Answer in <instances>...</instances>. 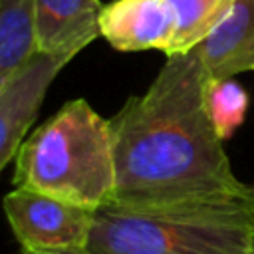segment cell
I'll list each match as a JSON object with an SVG mask.
<instances>
[{"label": "cell", "mask_w": 254, "mask_h": 254, "mask_svg": "<svg viewBox=\"0 0 254 254\" xmlns=\"http://www.w3.org/2000/svg\"><path fill=\"white\" fill-rule=\"evenodd\" d=\"M204 103L218 137L226 141L244 123L248 93L234 77H208L204 85Z\"/></svg>", "instance_id": "obj_11"}, {"label": "cell", "mask_w": 254, "mask_h": 254, "mask_svg": "<svg viewBox=\"0 0 254 254\" xmlns=\"http://www.w3.org/2000/svg\"><path fill=\"white\" fill-rule=\"evenodd\" d=\"M198 50L208 77L254 71V0H236L230 16Z\"/></svg>", "instance_id": "obj_8"}, {"label": "cell", "mask_w": 254, "mask_h": 254, "mask_svg": "<svg viewBox=\"0 0 254 254\" xmlns=\"http://www.w3.org/2000/svg\"><path fill=\"white\" fill-rule=\"evenodd\" d=\"M12 183L93 210L109 204L117 183L109 119L81 97L64 103L20 145Z\"/></svg>", "instance_id": "obj_3"}, {"label": "cell", "mask_w": 254, "mask_h": 254, "mask_svg": "<svg viewBox=\"0 0 254 254\" xmlns=\"http://www.w3.org/2000/svg\"><path fill=\"white\" fill-rule=\"evenodd\" d=\"M206 79L198 48L169 56L149 87L109 119L117 175L111 202L149 206L246 190L206 111Z\"/></svg>", "instance_id": "obj_1"}, {"label": "cell", "mask_w": 254, "mask_h": 254, "mask_svg": "<svg viewBox=\"0 0 254 254\" xmlns=\"http://www.w3.org/2000/svg\"><path fill=\"white\" fill-rule=\"evenodd\" d=\"M38 52L36 0H0V81Z\"/></svg>", "instance_id": "obj_9"}, {"label": "cell", "mask_w": 254, "mask_h": 254, "mask_svg": "<svg viewBox=\"0 0 254 254\" xmlns=\"http://www.w3.org/2000/svg\"><path fill=\"white\" fill-rule=\"evenodd\" d=\"M173 14L165 0H111L99 14V34L117 52H167Z\"/></svg>", "instance_id": "obj_6"}, {"label": "cell", "mask_w": 254, "mask_h": 254, "mask_svg": "<svg viewBox=\"0 0 254 254\" xmlns=\"http://www.w3.org/2000/svg\"><path fill=\"white\" fill-rule=\"evenodd\" d=\"M4 212L22 250L46 252L87 246L95 210L26 187L4 196Z\"/></svg>", "instance_id": "obj_4"}, {"label": "cell", "mask_w": 254, "mask_h": 254, "mask_svg": "<svg viewBox=\"0 0 254 254\" xmlns=\"http://www.w3.org/2000/svg\"><path fill=\"white\" fill-rule=\"evenodd\" d=\"M69 58L38 52L10 77L0 81V169L14 161L40 111L48 87Z\"/></svg>", "instance_id": "obj_5"}, {"label": "cell", "mask_w": 254, "mask_h": 254, "mask_svg": "<svg viewBox=\"0 0 254 254\" xmlns=\"http://www.w3.org/2000/svg\"><path fill=\"white\" fill-rule=\"evenodd\" d=\"M248 196H250V200L254 204V185H248Z\"/></svg>", "instance_id": "obj_13"}, {"label": "cell", "mask_w": 254, "mask_h": 254, "mask_svg": "<svg viewBox=\"0 0 254 254\" xmlns=\"http://www.w3.org/2000/svg\"><path fill=\"white\" fill-rule=\"evenodd\" d=\"M40 52L73 60L99 34V0H36Z\"/></svg>", "instance_id": "obj_7"}, {"label": "cell", "mask_w": 254, "mask_h": 254, "mask_svg": "<svg viewBox=\"0 0 254 254\" xmlns=\"http://www.w3.org/2000/svg\"><path fill=\"white\" fill-rule=\"evenodd\" d=\"M93 254H254V204L242 194L95 210Z\"/></svg>", "instance_id": "obj_2"}, {"label": "cell", "mask_w": 254, "mask_h": 254, "mask_svg": "<svg viewBox=\"0 0 254 254\" xmlns=\"http://www.w3.org/2000/svg\"><path fill=\"white\" fill-rule=\"evenodd\" d=\"M173 14V36L165 56L189 54L230 16L236 0H165Z\"/></svg>", "instance_id": "obj_10"}, {"label": "cell", "mask_w": 254, "mask_h": 254, "mask_svg": "<svg viewBox=\"0 0 254 254\" xmlns=\"http://www.w3.org/2000/svg\"><path fill=\"white\" fill-rule=\"evenodd\" d=\"M20 254H93L87 246H75V248H64V250H46V252H28L22 250Z\"/></svg>", "instance_id": "obj_12"}]
</instances>
